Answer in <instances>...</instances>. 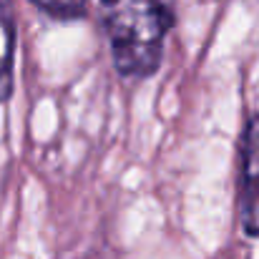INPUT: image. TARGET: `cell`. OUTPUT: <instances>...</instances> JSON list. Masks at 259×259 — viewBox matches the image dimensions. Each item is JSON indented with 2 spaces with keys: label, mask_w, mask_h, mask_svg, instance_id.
Returning <instances> with one entry per match:
<instances>
[{
  "label": "cell",
  "mask_w": 259,
  "mask_h": 259,
  "mask_svg": "<svg viewBox=\"0 0 259 259\" xmlns=\"http://www.w3.org/2000/svg\"><path fill=\"white\" fill-rule=\"evenodd\" d=\"M113 66L123 78H149L161 66L174 25L171 0H101Z\"/></svg>",
  "instance_id": "cell-1"
},
{
  "label": "cell",
  "mask_w": 259,
  "mask_h": 259,
  "mask_svg": "<svg viewBox=\"0 0 259 259\" xmlns=\"http://www.w3.org/2000/svg\"><path fill=\"white\" fill-rule=\"evenodd\" d=\"M239 209L244 232L249 237H259V113L249 118L242 139Z\"/></svg>",
  "instance_id": "cell-2"
},
{
  "label": "cell",
  "mask_w": 259,
  "mask_h": 259,
  "mask_svg": "<svg viewBox=\"0 0 259 259\" xmlns=\"http://www.w3.org/2000/svg\"><path fill=\"white\" fill-rule=\"evenodd\" d=\"M13 48H15V28L8 0H0V103L10 96L13 88Z\"/></svg>",
  "instance_id": "cell-3"
},
{
  "label": "cell",
  "mask_w": 259,
  "mask_h": 259,
  "mask_svg": "<svg viewBox=\"0 0 259 259\" xmlns=\"http://www.w3.org/2000/svg\"><path fill=\"white\" fill-rule=\"evenodd\" d=\"M43 13H48L51 18H58V20H73V18H81L86 13L88 0H33Z\"/></svg>",
  "instance_id": "cell-4"
}]
</instances>
